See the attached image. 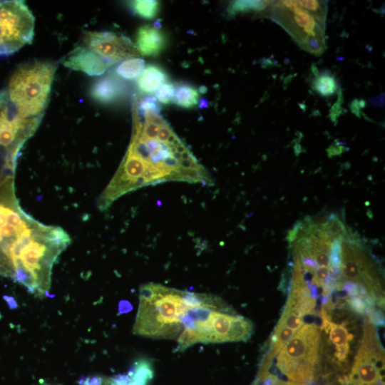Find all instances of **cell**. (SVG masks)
<instances>
[{
    "instance_id": "cell-22",
    "label": "cell",
    "mask_w": 385,
    "mask_h": 385,
    "mask_svg": "<svg viewBox=\"0 0 385 385\" xmlns=\"http://www.w3.org/2000/svg\"><path fill=\"white\" fill-rule=\"evenodd\" d=\"M206 91H207V88L205 86H201L200 87L198 92L203 93H205Z\"/></svg>"
},
{
    "instance_id": "cell-2",
    "label": "cell",
    "mask_w": 385,
    "mask_h": 385,
    "mask_svg": "<svg viewBox=\"0 0 385 385\" xmlns=\"http://www.w3.org/2000/svg\"><path fill=\"white\" fill-rule=\"evenodd\" d=\"M271 19L303 49L320 55L325 48L327 1H278L272 4Z\"/></svg>"
},
{
    "instance_id": "cell-23",
    "label": "cell",
    "mask_w": 385,
    "mask_h": 385,
    "mask_svg": "<svg viewBox=\"0 0 385 385\" xmlns=\"http://www.w3.org/2000/svg\"><path fill=\"white\" fill-rule=\"evenodd\" d=\"M45 385H50V384H45Z\"/></svg>"
},
{
    "instance_id": "cell-15",
    "label": "cell",
    "mask_w": 385,
    "mask_h": 385,
    "mask_svg": "<svg viewBox=\"0 0 385 385\" xmlns=\"http://www.w3.org/2000/svg\"><path fill=\"white\" fill-rule=\"evenodd\" d=\"M145 68V62L140 58H128L118 65L115 69L118 76L125 79L138 77Z\"/></svg>"
},
{
    "instance_id": "cell-5",
    "label": "cell",
    "mask_w": 385,
    "mask_h": 385,
    "mask_svg": "<svg viewBox=\"0 0 385 385\" xmlns=\"http://www.w3.org/2000/svg\"><path fill=\"white\" fill-rule=\"evenodd\" d=\"M253 332L252 322L242 316L232 313L224 302L209 309L195 322L185 337V345L196 343H222L247 341Z\"/></svg>"
},
{
    "instance_id": "cell-4",
    "label": "cell",
    "mask_w": 385,
    "mask_h": 385,
    "mask_svg": "<svg viewBox=\"0 0 385 385\" xmlns=\"http://www.w3.org/2000/svg\"><path fill=\"white\" fill-rule=\"evenodd\" d=\"M56 65L34 61L21 66L11 76L7 96L23 118L42 117L47 106Z\"/></svg>"
},
{
    "instance_id": "cell-3",
    "label": "cell",
    "mask_w": 385,
    "mask_h": 385,
    "mask_svg": "<svg viewBox=\"0 0 385 385\" xmlns=\"http://www.w3.org/2000/svg\"><path fill=\"white\" fill-rule=\"evenodd\" d=\"M320 344L319 327L314 324H303L274 357L277 371L272 374H279L278 379L284 381L313 385L322 371Z\"/></svg>"
},
{
    "instance_id": "cell-16",
    "label": "cell",
    "mask_w": 385,
    "mask_h": 385,
    "mask_svg": "<svg viewBox=\"0 0 385 385\" xmlns=\"http://www.w3.org/2000/svg\"><path fill=\"white\" fill-rule=\"evenodd\" d=\"M314 91L324 96H329L337 92V83L336 78L329 73H319L312 82Z\"/></svg>"
},
{
    "instance_id": "cell-17",
    "label": "cell",
    "mask_w": 385,
    "mask_h": 385,
    "mask_svg": "<svg viewBox=\"0 0 385 385\" xmlns=\"http://www.w3.org/2000/svg\"><path fill=\"white\" fill-rule=\"evenodd\" d=\"M130 6L136 14L146 19H154L159 9L158 1L152 0L133 1Z\"/></svg>"
},
{
    "instance_id": "cell-12",
    "label": "cell",
    "mask_w": 385,
    "mask_h": 385,
    "mask_svg": "<svg viewBox=\"0 0 385 385\" xmlns=\"http://www.w3.org/2000/svg\"><path fill=\"white\" fill-rule=\"evenodd\" d=\"M125 90V84L118 77L107 75L94 83L91 93L95 100L108 103L120 98Z\"/></svg>"
},
{
    "instance_id": "cell-6",
    "label": "cell",
    "mask_w": 385,
    "mask_h": 385,
    "mask_svg": "<svg viewBox=\"0 0 385 385\" xmlns=\"http://www.w3.org/2000/svg\"><path fill=\"white\" fill-rule=\"evenodd\" d=\"M34 20L24 1L0 2V56L12 54L31 42Z\"/></svg>"
},
{
    "instance_id": "cell-10",
    "label": "cell",
    "mask_w": 385,
    "mask_h": 385,
    "mask_svg": "<svg viewBox=\"0 0 385 385\" xmlns=\"http://www.w3.org/2000/svg\"><path fill=\"white\" fill-rule=\"evenodd\" d=\"M63 64L67 68L84 72L89 76L101 75L113 66L81 44L64 58Z\"/></svg>"
},
{
    "instance_id": "cell-19",
    "label": "cell",
    "mask_w": 385,
    "mask_h": 385,
    "mask_svg": "<svg viewBox=\"0 0 385 385\" xmlns=\"http://www.w3.org/2000/svg\"><path fill=\"white\" fill-rule=\"evenodd\" d=\"M174 91V85L166 82L155 91V98L162 103H170L173 101Z\"/></svg>"
},
{
    "instance_id": "cell-1",
    "label": "cell",
    "mask_w": 385,
    "mask_h": 385,
    "mask_svg": "<svg viewBox=\"0 0 385 385\" xmlns=\"http://www.w3.org/2000/svg\"><path fill=\"white\" fill-rule=\"evenodd\" d=\"M205 294L167 287L158 284L143 285L133 332L155 338L176 339L188 329Z\"/></svg>"
},
{
    "instance_id": "cell-7",
    "label": "cell",
    "mask_w": 385,
    "mask_h": 385,
    "mask_svg": "<svg viewBox=\"0 0 385 385\" xmlns=\"http://www.w3.org/2000/svg\"><path fill=\"white\" fill-rule=\"evenodd\" d=\"M384 351L375 328L367 323L360 348L347 376V385H384Z\"/></svg>"
},
{
    "instance_id": "cell-20",
    "label": "cell",
    "mask_w": 385,
    "mask_h": 385,
    "mask_svg": "<svg viewBox=\"0 0 385 385\" xmlns=\"http://www.w3.org/2000/svg\"><path fill=\"white\" fill-rule=\"evenodd\" d=\"M173 133V130L170 127L169 124L165 123L164 125L160 126L157 138L160 142L167 143L168 138Z\"/></svg>"
},
{
    "instance_id": "cell-9",
    "label": "cell",
    "mask_w": 385,
    "mask_h": 385,
    "mask_svg": "<svg viewBox=\"0 0 385 385\" xmlns=\"http://www.w3.org/2000/svg\"><path fill=\"white\" fill-rule=\"evenodd\" d=\"M320 315L322 319V329L329 334L331 344L335 349L334 359L331 362L335 371H339L344 378L347 377L344 374L347 371L348 358L349 354V341L353 336L349 334L345 324H336L332 321L328 313L322 309Z\"/></svg>"
},
{
    "instance_id": "cell-18",
    "label": "cell",
    "mask_w": 385,
    "mask_h": 385,
    "mask_svg": "<svg viewBox=\"0 0 385 385\" xmlns=\"http://www.w3.org/2000/svg\"><path fill=\"white\" fill-rule=\"evenodd\" d=\"M267 1H235L228 8L231 14L248 11H260L270 4Z\"/></svg>"
},
{
    "instance_id": "cell-11",
    "label": "cell",
    "mask_w": 385,
    "mask_h": 385,
    "mask_svg": "<svg viewBox=\"0 0 385 385\" xmlns=\"http://www.w3.org/2000/svg\"><path fill=\"white\" fill-rule=\"evenodd\" d=\"M135 41L140 54L153 56L159 54L163 50L166 38L159 29L150 25H145L138 29Z\"/></svg>"
},
{
    "instance_id": "cell-21",
    "label": "cell",
    "mask_w": 385,
    "mask_h": 385,
    "mask_svg": "<svg viewBox=\"0 0 385 385\" xmlns=\"http://www.w3.org/2000/svg\"><path fill=\"white\" fill-rule=\"evenodd\" d=\"M200 106H201L200 107H206L207 106V101L204 99H202L200 101Z\"/></svg>"
},
{
    "instance_id": "cell-13",
    "label": "cell",
    "mask_w": 385,
    "mask_h": 385,
    "mask_svg": "<svg viewBox=\"0 0 385 385\" xmlns=\"http://www.w3.org/2000/svg\"><path fill=\"white\" fill-rule=\"evenodd\" d=\"M168 79V75L160 67L149 65L138 76L137 85L142 93L150 94L165 83Z\"/></svg>"
},
{
    "instance_id": "cell-8",
    "label": "cell",
    "mask_w": 385,
    "mask_h": 385,
    "mask_svg": "<svg viewBox=\"0 0 385 385\" xmlns=\"http://www.w3.org/2000/svg\"><path fill=\"white\" fill-rule=\"evenodd\" d=\"M80 44L113 66L140 56L136 46L128 38L111 31H88Z\"/></svg>"
},
{
    "instance_id": "cell-14",
    "label": "cell",
    "mask_w": 385,
    "mask_h": 385,
    "mask_svg": "<svg viewBox=\"0 0 385 385\" xmlns=\"http://www.w3.org/2000/svg\"><path fill=\"white\" fill-rule=\"evenodd\" d=\"M199 92L192 86L180 83L175 86L173 101L177 106L190 108L198 103Z\"/></svg>"
}]
</instances>
